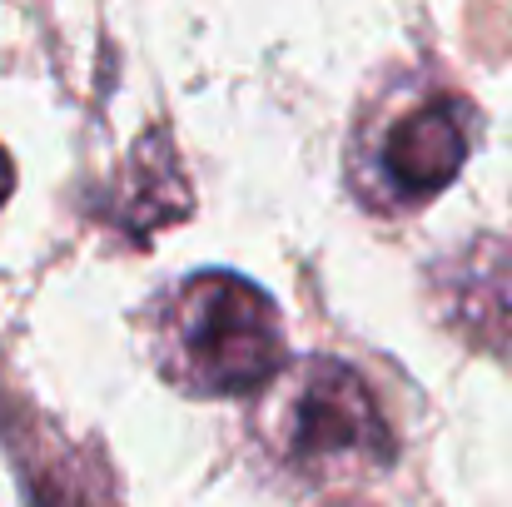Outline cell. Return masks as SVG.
<instances>
[{"instance_id": "cell-4", "label": "cell", "mask_w": 512, "mask_h": 507, "mask_svg": "<svg viewBox=\"0 0 512 507\" xmlns=\"http://www.w3.org/2000/svg\"><path fill=\"white\" fill-rule=\"evenodd\" d=\"M438 324L478 353L512 358V239L483 234L433 264Z\"/></svg>"}, {"instance_id": "cell-1", "label": "cell", "mask_w": 512, "mask_h": 507, "mask_svg": "<svg viewBox=\"0 0 512 507\" xmlns=\"http://www.w3.org/2000/svg\"><path fill=\"white\" fill-rule=\"evenodd\" d=\"M155 373L189 398H259L289 368L279 304L234 269H194L145 304Z\"/></svg>"}, {"instance_id": "cell-3", "label": "cell", "mask_w": 512, "mask_h": 507, "mask_svg": "<svg viewBox=\"0 0 512 507\" xmlns=\"http://www.w3.org/2000/svg\"><path fill=\"white\" fill-rule=\"evenodd\" d=\"M259 398L254 438L279 478L324 493L368 483L398 463V438L378 393L343 358H294Z\"/></svg>"}, {"instance_id": "cell-2", "label": "cell", "mask_w": 512, "mask_h": 507, "mask_svg": "<svg viewBox=\"0 0 512 507\" xmlns=\"http://www.w3.org/2000/svg\"><path fill=\"white\" fill-rule=\"evenodd\" d=\"M483 115L473 95L433 75L383 80L353 115L343 179L373 214H413L433 204L473 160Z\"/></svg>"}, {"instance_id": "cell-5", "label": "cell", "mask_w": 512, "mask_h": 507, "mask_svg": "<svg viewBox=\"0 0 512 507\" xmlns=\"http://www.w3.org/2000/svg\"><path fill=\"white\" fill-rule=\"evenodd\" d=\"M10 189H15V165H10V155L0 150V204L10 199Z\"/></svg>"}]
</instances>
